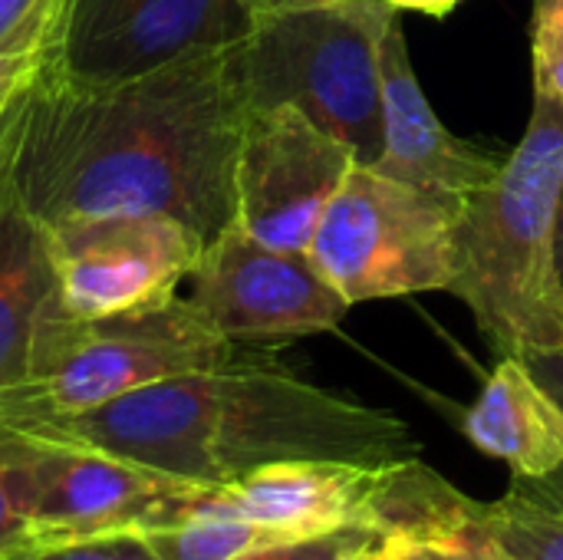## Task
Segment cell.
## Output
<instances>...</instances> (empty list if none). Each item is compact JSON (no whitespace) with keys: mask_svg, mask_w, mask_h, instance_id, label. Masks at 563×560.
I'll use <instances>...</instances> for the list:
<instances>
[{"mask_svg":"<svg viewBox=\"0 0 563 560\" xmlns=\"http://www.w3.org/2000/svg\"><path fill=\"white\" fill-rule=\"evenodd\" d=\"M228 46L125 79H82L49 53L23 89L13 178L43 224L168 215L205 238L234 221L244 125Z\"/></svg>","mask_w":563,"mask_h":560,"instance_id":"6da1fadb","label":"cell"},{"mask_svg":"<svg viewBox=\"0 0 563 560\" xmlns=\"http://www.w3.org/2000/svg\"><path fill=\"white\" fill-rule=\"evenodd\" d=\"M10 426L191 485H228L277 462L396 465L422 452L396 413L313 386L261 356L148 383L79 416Z\"/></svg>","mask_w":563,"mask_h":560,"instance_id":"7a4b0ae2","label":"cell"},{"mask_svg":"<svg viewBox=\"0 0 563 560\" xmlns=\"http://www.w3.org/2000/svg\"><path fill=\"white\" fill-rule=\"evenodd\" d=\"M563 195V102L534 96L531 122L501 172L465 195L455 221L459 297L501 356L563 347L558 208Z\"/></svg>","mask_w":563,"mask_h":560,"instance_id":"3957f363","label":"cell"},{"mask_svg":"<svg viewBox=\"0 0 563 560\" xmlns=\"http://www.w3.org/2000/svg\"><path fill=\"white\" fill-rule=\"evenodd\" d=\"M396 10L336 0L251 17L228 46L247 109L294 106L373 165L383 152V33Z\"/></svg>","mask_w":563,"mask_h":560,"instance_id":"277c9868","label":"cell"},{"mask_svg":"<svg viewBox=\"0 0 563 560\" xmlns=\"http://www.w3.org/2000/svg\"><path fill=\"white\" fill-rule=\"evenodd\" d=\"M188 297L158 307L82 320L66 307L43 327L33 376L0 396L3 422L63 419L99 409L148 383L238 360Z\"/></svg>","mask_w":563,"mask_h":560,"instance_id":"5b68a950","label":"cell"},{"mask_svg":"<svg viewBox=\"0 0 563 560\" xmlns=\"http://www.w3.org/2000/svg\"><path fill=\"white\" fill-rule=\"evenodd\" d=\"M465 198L353 165L327 205L310 257L350 307L452 287L455 221Z\"/></svg>","mask_w":563,"mask_h":560,"instance_id":"8992f818","label":"cell"},{"mask_svg":"<svg viewBox=\"0 0 563 560\" xmlns=\"http://www.w3.org/2000/svg\"><path fill=\"white\" fill-rule=\"evenodd\" d=\"M188 300L238 347H271L336 330L346 297L307 251L271 248L234 221L205 244Z\"/></svg>","mask_w":563,"mask_h":560,"instance_id":"52a82bcc","label":"cell"},{"mask_svg":"<svg viewBox=\"0 0 563 560\" xmlns=\"http://www.w3.org/2000/svg\"><path fill=\"white\" fill-rule=\"evenodd\" d=\"M46 231L63 304L82 320L175 300L205 251V238L168 215H89Z\"/></svg>","mask_w":563,"mask_h":560,"instance_id":"ba28073f","label":"cell"},{"mask_svg":"<svg viewBox=\"0 0 563 560\" xmlns=\"http://www.w3.org/2000/svg\"><path fill=\"white\" fill-rule=\"evenodd\" d=\"M353 165L356 152L300 109H247L234 165V224L271 248L310 251Z\"/></svg>","mask_w":563,"mask_h":560,"instance_id":"9c48e42d","label":"cell"},{"mask_svg":"<svg viewBox=\"0 0 563 560\" xmlns=\"http://www.w3.org/2000/svg\"><path fill=\"white\" fill-rule=\"evenodd\" d=\"M195 488L119 455L36 436V548L165 528L181 518Z\"/></svg>","mask_w":563,"mask_h":560,"instance_id":"30bf717a","label":"cell"},{"mask_svg":"<svg viewBox=\"0 0 563 560\" xmlns=\"http://www.w3.org/2000/svg\"><path fill=\"white\" fill-rule=\"evenodd\" d=\"M247 26L238 0H69L56 63L82 79H125L231 46Z\"/></svg>","mask_w":563,"mask_h":560,"instance_id":"8fae6325","label":"cell"},{"mask_svg":"<svg viewBox=\"0 0 563 560\" xmlns=\"http://www.w3.org/2000/svg\"><path fill=\"white\" fill-rule=\"evenodd\" d=\"M23 89L0 116V396L33 376L43 327L66 307L49 254V231L26 208L13 178Z\"/></svg>","mask_w":563,"mask_h":560,"instance_id":"7c38bea8","label":"cell"},{"mask_svg":"<svg viewBox=\"0 0 563 560\" xmlns=\"http://www.w3.org/2000/svg\"><path fill=\"white\" fill-rule=\"evenodd\" d=\"M383 152L373 162L376 172L419 185L426 191H442L465 198L488 185L508 155H498L485 145L459 139L445 129L439 112L422 92V83L412 69L409 40L399 23V13L383 33Z\"/></svg>","mask_w":563,"mask_h":560,"instance_id":"4fadbf2b","label":"cell"},{"mask_svg":"<svg viewBox=\"0 0 563 560\" xmlns=\"http://www.w3.org/2000/svg\"><path fill=\"white\" fill-rule=\"evenodd\" d=\"M465 439L508 462L521 482L563 469V403L531 373L521 356H501L478 399L462 416Z\"/></svg>","mask_w":563,"mask_h":560,"instance_id":"5bb4252c","label":"cell"},{"mask_svg":"<svg viewBox=\"0 0 563 560\" xmlns=\"http://www.w3.org/2000/svg\"><path fill=\"white\" fill-rule=\"evenodd\" d=\"M158 560H238L247 551L280 545L274 531L211 505V485H198L181 518L142 535Z\"/></svg>","mask_w":563,"mask_h":560,"instance_id":"9a60e30c","label":"cell"},{"mask_svg":"<svg viewBox=\"0 0 563 560\" xmlns=\"http://www.w3.org/2000/svg\"><path fill=\"white\" fill-rule=\"evenodd\" d=\"M36 498V436L0 419V560L36 548L33 535Z\"/></svg>","mask_w":563,"mask_h":560,"instance_id":"2e32d148","label":"cell"},{"mask_svg":"<svg viewBox=\"0 0 563 560\" xmlns=\"http://www.w3.org/2000/svg\"><path fill=\"white\" fill-rule=\"evenodd\" d=\"M475 518L485 535L515 560H563V515L538 508L518 495L475 502Z\"/></svg>","mask_w":563,"mask_h":560,"instance_id":"e0dca14e","label":"cell"},{"mask_svg":"<svg viewBox=\"0 0 563 560\" xmlns=\"http://www.w3.org/2000/svg\"><path fill=\"white\" fill-rule=\"evenodd\" d=\"M66 10L69 0H0V63L56 53Z\"/></svg>","mask_w":563,"mask_h":560,"instance_id":"ac0fdd59","label":"cell"},{"mask_svg":"<svg viewBox=\"0 0 563 560\" xmlns=\"http://www.w3.org/2000/svg\"><path fill=\"white\" fill-rule=\"evenodd\" d=\"M531 66H534V96L563 102V0H534Z\"/></svg>","mask_w":563,"mask_h":560,"instance_id":"d6986e66","label":"cell"},{"mask_svg":"<svg viewBox=\"0 0 563 560\" xmlns=\"http://www.w3.org/2000/svg\"><path fill=\"white\" fill-rule=\"evenodd\" d=\"M383 531L376 528H346L323 538H303V541H280L257 551H247L238 560H356Z\"/></svg>","mask_w":563,"mask_h":560,"instance_id":"ffe728a7","label":"cell"},{"mask_svg":"<svg viewBox=\"0 0 563 560\" xmlns=\"http://www.w3.org/2000/svg\"><path fill=\"white\" fill-rule=\"evenodd\" d=\"M521 360L531 366V373L563 403V347L561 350H544V353H528ZM508 492L518 495V498H525V502H531V505H538V508L561 512L563 515V469H558L548 479H538V482L511 479Z\"/></svg>","mask_w":563,"mask_h":560,"instance_id":"44dd1931","label":"cell"},{"mask_svg":"<svg viewBox=\"0 0 563 560\" xmlns=\"http://www.w3.org/2000/svg\"><path fill=\"white\" fill-rule=\"evenodd\" d=\"M13 560H158L142 535L122 531V535H99V538H79L63 545H46L36 551H26Z\"/></svg>","mask_w":563,"mask_h":560,"instance_id":"7402d4cb","label":"cell"},{"mask_svg":"<svg viewBox=\"0 0 563 560\" xmlns=\"http://www.w3.org/2000/svg\"><path fill=\"white\" fill-rule=\"evenodd\" d=\"M43 59H3L0 63V116L7 112V106L13 102V96L23 89V83L33 76V69Z\"/></svg>","mask_w":563,"mask_h":560,"instance_id":"603a6c76","label":"cell"},{"mask_svg":"<svg viewBox=\"0 0 563 560\" xmlns=\"http://www.w3.org/2000/svg\"><path fill=\"white\" fill-rule=\"evenodd\" d=\"M396 13H422V17H449L462 0H379Z\"/></svg>","mask_w":563,"mask_h":560,"instance_id":"cb8c5ba5","label":"cell"},{"mask_svg":"<svg viewBox=\"0 0 563 560\" xmlns=\"http://www.w3.org/2000/svg\"><path fill=\"white\" fill-rule=\"evenodd\" d=\"M247 17L257 13H274V10H290V7H313V3H336V0H238Z\"/></svg>","mask_w":563,"mask_h":560,"instance_id":"d4e9b609","label":"cell"},{"mask_svg":"<svg viewBox=\"0 0 563 560\" xmlns=\"http://www.w3.org/2000/svg\"><path fill=\"white\" fill-rule=\"evenodd\" d=\"M558 277H561V290H563V195H561V208H558Z\"/></svg>","mask_w":563,"mask_h":560,"instance_id":"484cf974","label":"cell"}]
</instances>
